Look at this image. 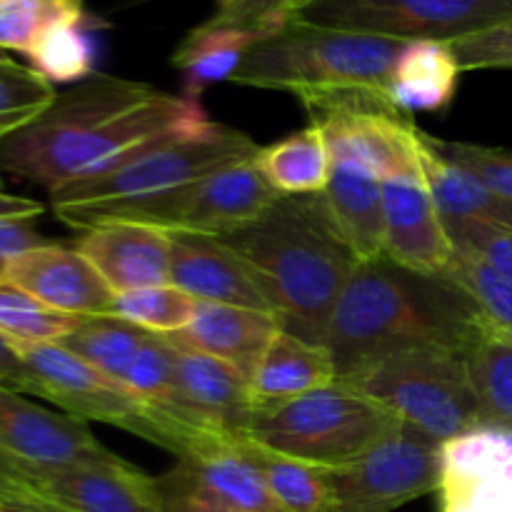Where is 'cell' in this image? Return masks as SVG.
<instances>
[{
    "label": "cell",
    "instance_id": "3",
    "mask_svg": "<svg viewBox=\"0 0 512 512\" xmlns=\"http://www.w3.org/2000/svg\"><path fill=\"white\" fill-rule=\"evenodd\" d=\"M268 293L280 328L323 343L358 255L323 193L278 195L258 220L225 238Z\"/></svg>",
    "mask_w": 512,
    "mask_h": 512
},
{
    "label": "cell",
    "instance_id": "29",
    "mask_svg": "<svg viewBox=\"0 0 512 512\" xmlns=\"http://www.w3.org/2000/svg\"><path fill=\"white\" fill-rule=\"evenodd\" d=\"M463 355L478 398L480 425L512 433V338L480 315L478 333Z\"/></svg>",
    "mask_w": 512,
    "mask_h": 512
},
{
    "label": "cell",
    "instance_id": "25",
    "mask_svg": "<svg viewBox=\"0 0 512 512\" xmlns=\"http://www.w3.org/2000/svg\"><path fill=\"white\" fill-rule=\"evenodd\" d=\"M463 68L453 43L440 40H410L400 50L390 73V95L395 105L413 115L445 113L455 100Z\"/></svg>",
    "mask_w": 512,
    "mask_h": 512
},
{
    "label": "cell",
    "instance_id": "2",
    "mask_svg": "<svg viewBox=\"0 0 512 512\" xmlns=\"http://www.w3.org/2000/svg\"><path fill=\"white\" fill-rule=\"evenodd\" d=\"M478 323V305L458 285L380 255L353 270L323 345L333 355L340 380L400 350L450 348L463 353L478 333Z\"/></svg>",
    "mask_w": 512,
    "mask_h": 512
},
{
    "label": "cell",
    "instance_id": "50",
    "mask_svg": "<svg viewBox=\"0 0 512 512\" xmlns=\"http://www.w3.org/2000/svg\"><path fill=\"white\" fill-rule=\"evenodd\" d=\"M0 512H3V510H0Z\"/></svg>",
    "mask_w": 512,
    "mask_h": 512
},
{
    "label": "cell",
    "instance_id": "37",
    "mask_svg": "<svg viewBox=\"0 0 512 512\" xmlns=\"http://www.w3.org/2000/svg\"><path fill=\"white\" fill-rule=\"evenodd\" d=\"M85 20V0H0V50L28 53L55 23Z\"/></svg>",
    "mask_w": 512,
    "mask_h": 512
},
{
    "label": "cell",
    "instance_id": "32",
    "mask_svg": "<svg viewBox=\"0 0 512 512\" xmlns=\"http://www.w3.org/2000/svg\"><path fill=\"white\" fill-rule=\"evenodd\" d=\"M30 68L48 83H80L95 75V45L85 20L55 23L30 45Z\"/></svg>",
    "mask_w": 512,
    "mask_h": 512
},
{
    "label": "cell",
    "instance_id": "11",
    "mask_svg": "<svg viewBox=\"0 0 512 512\" xmlns=\"http://www.w3.org/2000/svg\"><path fill=\"white\" fill-rule=\"evenodd\" d=\"M440 443L400 425L368 455L333 468L335 512H393L438 490Z\"/></svg>",
    "mask_w": 512,
    "mask_h": 512
},
{
    "label": "cell",
    "instance_id": "31",
    "mask_svg": "<svg viewBox=\"0 0 512 512\" xmlns=\"http://www.w3.org/2000/svg\"><path fill=\"white\" fill-rule=\"evenodd\" d=\"M148 335V330L138 328L128 320L103 315V318H85L78 330L70 333L60 345L93 365L98 373L108 375L115 383H123L130 363L140 353Z\"/></svg>",
    "mask_w": 512,
    "mask_h": 512
},
{
    "label": "cell",
    "instance_id": "48",
    "mask_svg": "<svg viewBox=\"0 0 512 512\" xmlns=\"http://www.w3.org/2000/svg\"><path fill=\"white\" fill-rule=\"evenodd\" d=\"M230 0H218V8H223V5H228Z\"/></svg>",
    "mask_w": 512,
    "mask_h": 512
},
{
    "label": "cell",
    "instance_id": "13",
    "mask_svg": "<svg viewBox=\"0 0 512 512\" xmlns=\"http://www.w3.org/2000/svg\"><path fill=\"white\" fill-rule=\"evenodd\" d=\"M163 512H280L243 445L180 455L155 478Z\"/></svg>",
    "mask_w": 512,
    "mask_h": 512
},
{
    "label": "cell",
    "instance_id": "14",
    "mask_svg": "<svg viewBox=\"0 0 512 512\" xmlns=\"http://www.w3.org/2000/svg\"><path fill=\"white\" fill-rule=\"evenodd\" d=\"M440 512H512V433L473 428L440 445Z\"/></svg>",
    "mask_w": 512,
    "mask_h": 512
},
{
    "label": "cell",
    "instance_id": "9",
    "mask_svg": "<svg viewBox=\"0 0 512 512\" xmlns=\"http://www.w3.org/2000/svg\"><path fill=\"white\" fill-rule=\"evenodd\" d=\"M278 190L263 178L255 158L225 165L205 178L130 205L93 210L75 218L68 228L88 230L110 223L143 225L165 235H208L225 238L258 220L278 200Z\"/></svg>",
    "mask_w": 512,
    "mask_h": 512
},
{
    "label": "cell",
    "instance_id": "24",
    "mask_svg": "<svg viewBox=\"0 0 512 512\" xmlns=\"http://www.w3.org/2000/svg\"><path fill=\"white\" fill-rule=\"evenodd\" d=\"M330 180L323 190L340 230L360 263L383 255L385 215L383 180L348 158H330Z\"/></svg>",
    "mask_w": 512,
    "mask_h": 512
},
{
    "label": "cell",
    "instance_id": "17",
    "mask_svg": "<svg viewBox=\"0 0 512 512\" xmlns=\"http://www.w3.org/2000/svg\"><path fill=\"white\" fill-rule=\"evenodd\" d=\"M0 280L75 318L110 315L115 293L78 248L48 243L0 265Z\"/></svg>",
    "mask_w": 512,
    "mask_h": 512
},
{
    "label": "cell",
    "instance_id": "5",
    "mask_svg": "<svg viewBox=\"0 0 512 512\" xmlns=\"http://www.w3.org/2000/svg\"><path fill=\"white\" fill-rule=\"evenodd\" d=\"M258 150L250 135L215 120L203 128L175 130L140 145L108 173L55 190L50 205L55 218L70 225L93 210L158 198L225 165L255 158Z\"/></svg>",
    "mask_w": 512,
    "mask_h": 512
},
{
    "label": "cell",
    "instance_id": "33",
    "mask_svg": "<svg viewBox=\"0 0 512 512\" xmlns=\"http://www.w3.org/2000/svg\"><path fill=\"white\" fill-rule=\"evenodd\" d=\"M85 318L60 313L0 280V333L10 343H63Z\"/></svg>",
    "mask_w": 512,
    "mask_h": 512
},
{
    "label": "cell",
    "instance_id": "39",
    "mask_svg": "<svg viewBox=\"0 0 512 512\" xmlns=\"http://www.w3.org/2000/svg\"><path fill=\"white\" fill-rule=\"evenodd\" d=\"M453 248L470 250L512 283V230L480 223H445Z\"/></svg>",
    "mask_w": 512,
    "mask_h": 512
},
{
    "label": "cell",
    "instance_id": "45",
    "mask_svg": "<svg viewBox=\"0 0 512 512\" xmlns=\"http://www.w3.org/2000/svg\"><path fill=\"white\" fill-rule=\"evenodd\" d=\"M43 203L33 198H23V195H10L0 190V218H30L35 220L43 215Z\"/></svg>",
    "mask_w": 512,
    "mask_h": 512
},
{
    "label": "cell",
    "instance_id": "22",
    "mask_svg": "<svg viewBox=\"0 0 512 512\" xmlns=\"http://www.w3.org/2000/svg\"><path fill=\"white\" fill-rule=\"evenodd\" d=\"M280 330L278 318L268 313L233 305L200 303L198 313L188 328L175 335H165L175 345L198 353L213 355L238 368L245 378H253L258 360Z\"/></svg>",
    "mask_w": 512,
    "mask_h": 512
},
{
    "label": "cell",
    "instance_id": "40",
    "mask_svg": "<svg viewBox=\"0 0 512 512\" xmlns=\"http://www.w3.org/2000/svg\"><path fill=\"white\" fill-rule=\"evenodd\" d=\"M290 5L293 0H230L223 8H215L208 23L268 35L288 23Z\"/></svg>",
    "mask_w": 512,
    "mask_h": 512
},
{
    "label": "cell",
    "instance_id": "12",
    "mask_svg": "<svg viewBox=\"0 0 512 512\" xmlns=\"http://www.w3.org/2000/svg\"><path fill=\"white\" fill-rule=\"evenodd\" d=\"M0 450L28 470L30 478L55 470L93 468L120 463V455L105 448L83 420L53 413L18 390L0 383Z\"/></svg>",
    "mask_w": 512,
    "mask_h": 512
},
{
    "label": "cell",
    "instance_id": "20",
    "mask_svg": "<svg viewBox=\"0 0 512 512\" xmlns=\"http://www.w3.org/2000/svg\"><path fill=\"white\" fill-rule=\"evenodd\" d=\"M33 483L48 503L65 512H163L155 478L128 460L40 473Z\"/></svg>",
    "mask_w": 512,
    "mask_h": 512
},
{
    "label": "cell",
    "instance_id": "36",
    "mask_svg": "<svg viewBox=\"0 0 512 512\" xmlns=\"http://www.w3.org/2000/svg\"><path fill=\"white\" fill-rule=\"evenodd\" d=\"M123 388L138 400L148 403L150 408L170 415L173 420L183 423L175 415V360H173V343L165 335L150 333L143 343L140 353L130 363L128 373L123 378ZM188 425V423H185ZM193 428V425H190ZM225 438V435H223Z\"/></svg>",
    "mask_w": 512,
    "mask_h": 512
},
{
    "label": "cell",
    "instance_id": "38",
    "mask_svg": "<svg viewBox=\"0 0 512 512\" xmlns=\"http://www.w3.org/2000/svg\"><path fill=\"white\" fill-rule=\"evenodd\" d=\"M423 140L435 153L443 155L445 160L460 165V168L473 173L478 180H483L490 190L512 200V150L463 143V140H443L425 133V130Z\"/></svg>",
    "mask_w": 512,
    "mask_h": 512
},
{
    "label": "cell",
    "instance_id": "28",
    "mask_svg": "<svg viewBox=\"0 0 512 512\" xmlns=\"http://www.w3.org/2000/svg\"><path fill=\"white\" fill-rule=\"evenodd\" d=\"M240 445L263 473L280 512H335L333 468L275 453L245 438H240Z\"/></svg>",
    "mask_w": 512,
    "mask_h": 512
},
{
    "label": "cell",
    "instance_id": "23",
    "mask_svg": "<svg viewBox=\"0 0 512 512\" xmlns=\"http://www.w3.org/2000/svg\"><path fill=\"white\" fill-rule=\"evenodd\" d=\"M338 380L335 360L323 343H310L280 328L250 378L253 413L280 408Z\"/></svg>",
    "mask_w": 512,
    "mask_h": 512
},
{
    "label": "cell",
    "instance_id": "34",
    "mask_svg": "<svg viewBox=\"0 0 512 512\" xmlns=\"http://www.w3.org/2000/svg\"><path fill=\"white\" fill-rule=\"evenodd\" d=\"M200 300L193 295L183 293L175 285H158V288L133 290V293H120L113 298L110 315L148 333L158 335H175L183 328H188L190 320L198 313Z\"/></svg>",
    "mask_w": 512,
    "mask_h": 512
},
{
    "label": "cell",
    "instance_id": "49",
    "mask_svg": "<svg viewBox=\"0 0 512 512\" xmlns=\"http://www.w3.org/2000/svg\"><path fill=\"white\" fill-rule=\"evenodd\" d=\"M0 190H3V178H0Z\"/></svg>",
    "mask_w": 512,
    "mask_h": 512
},
{
    "label": "cell",
    "instance_id": "35",
    "mask_svg": "<svg viewBox=\"0 0 512 512\" xmlns=\"http://www.w3.org/2000/svg\"><path fill=\"white\" fill-rule=\"evenodd\" d=\"M55 95L53 83L0 50V143L38 118Z\"/></svg>",
    "mask_w": 512,
    "mask_h": 512
},
{
    "label": "cell",
    "instance_id": "42",
    "mask_svg": "<svg viewBox=\"0 0 512 512\" xmlns=\"http://www.w3.org/2000/svg\"><path fill=\"white\" fill-rule=\"evenodd\" d=\"M43 245L48 240L35 230L30 218H0V265Z\"/></svg>",
    "mask_w": 512,
    "mask_h": 512
},
{
    "label": "cell",
    "instance_id": "4",
    "mask_svg": "<svg viewBox=\"0 0 512 512\" xmlns=\"http://www.w3.org/2000/svg\"><path fill=\"white\" fill-rule=\"evenodd\" d=\"M405 43L290 18L255 40L230 83L295 95L310 123L340 110L398 108L390 73Z\"/></svg>",
    "mask_w": 512,
    "mask_h": 512
},
{
    "label": "cell",
    "instance_id": "19",
    "mask_svg": "<svg viewBox=\"0 0 512 512\" xmlns=\"http://www.w3.org/2000/svg\"><path fill=\"white\" fill-rule=\"evenodd\" d=\"M168 238L170 285L193 295L200 303L233 305L275 318V308L260 280L228 243L208 235L180 233Z\"/></svg>",
    "mask_w": 512,
    "mask_h": 512
},
{
    "label": "cell",
    "instance_id": "6",
    "mask_svg": "<svg viewBox=\"0 0 512 512\" xmlns=\"http://www.w3.org/2000/svg\"><path fill=\"white\" fill-rule=\"evenodd\" d=\"M15 353L23 358L38 383V398L50 400L63 413L78 420H95V423L113 425L128 430L148 443L160 445L180 455L208 453L223 445L238 443L240 438H223V435L205 433L178 423L170 415L150 408L148 403L135 398L128 388L115 383L108 375L98 373L93 365L85 363L75 353H70L60 343H10Z\"/></svg>",
    "mask_w": 512,
    "mask_h": 512
},
{
    "label": "cell",
    "instance_id": "21",
    "mask_svg": "<svg viewBox=\"0 0 512 512\" xmlns=\"http://www.w3.org/2000/svg\"><path fill=\"white\" fill-rule=\"evenodd\" d=\"M75 248L115 295L170 285V238L143 225L110 223L88 230Z\"/></svg>",
    "mask_w": 512,
    "mask_h": 512
},
{
    "label": "cell",
    "instance_id": "10",
    "mask_svg": "<svg viewBox=\"0 0 512 512\" xmlns=\"http://www.w3.org/2000/svg\"><path fill=\"white\" fill-rule=\"evenodd\" d=\"M293 18L408 43H458L512 20V0H318Z\"/></svg>",
    "mask_w": 512,
    "mask_h": 512
},
{
    "label": "cell",
    "instance_id": "44",
    "mask_svg": "<svg viewBox=\"0 0 512 512\" xmlns=\"http://www.w3.org/2000/svg\"><path fill=\"white\" fill-rule=\"evenodd\" d=\"M0 383L8 385L10 390H18V393L38 395V383H35L33 373L3 333H0Z\"/></svg>",
    "mask_w": 512,
    "mask_h": 512
},
{
    "label": "cell",
    "instance_id": "15",
    "mask_svg": "<svg viewBox=\"0 0 512 512\" xmlns=\"http://www.w3.org/2000/svg\"><path fill=\"white\" fill-rule=\"evenodd\" d=\"M330 158H348L375 178L420 173V128L405 110H340L315 120Z\"/></svg>",
    "mask_w": 512,
    "mask_h": 512
},
{
    "label": "cell",
    "instance_id": "8",
    "mask_svg": "<svg viewBox=\"0 0 512 512\" xmlns=\"http://www.w3.org/2000/svg\"><path fill=\"white\" fill-rule=\"evenodd\" d=\"M340 380L440 445L473 428H483L478 398L460 350H400Z\"/></svg>",
    "mask_w": 512,
    "mask_h": 512
},
{
    "label": "cell",
    "instance_id": "26",
    "mask_svg": "<svg viewBox=\"0 0 512 512\" xmlns=\"http://www.w3.org/2000/svg\"><path fill=\"white\" fill-rule=\"evenodd\" d=\"M420 163L443 223H480L512 230V200L498 195L473 173L435 153L423 140V128H420Z\"/></svg>",
    "mask_w": 512,
    "mask_h": 512
},
{
    "label": "cell",
    "instance_id": "7",
    "mask_svg": "<svg viewBox=\"0 0 512 512\" xmlns=\"http://www.w3.org/2000/svg\"><path fill=\"white\" fill-rule=\"evenodd\" d=\"M403 425L385 405L335 380L280 408L250 415L240 438L308 463L340 468L368 455Z\"/></svg>",
    "mask_w": 512,
    "mask_h": 512
},
{
    "label": "cell",
    "instance_id": "43",
    "mask_svg": "<svg viewBox=\"0 0 512 512\" xmlns=\"http://www.w3.org/2000/svg\"><path fill=\"white\" fill-rule=\"evenodd\" d=\"M0 503H48L35 488L28 470L0 450Z\"/></svg>",
    "mask_w": 512,
    "mask_h": 512
},
{
    "label": "cell",
    "instance_id": "1",
    "mask_svg": "<svg viewBox=\"0 0 512 512\" xmlns=\"http://www.w3.org/2000/svg\"><path fill=\"white\" fill-rule=\"evenodd\" d=\"M208 123L200 100L95 73L55 95L38 118L0 143V170L55 193L108 173L160 135Z\"/></svg>",
    "mask_w": 512,
    "mask_h": 512
},
{
    "label": "cell",
    "instance_id": "27",
    "mask_svg": "<svg viewBox=\"0 0 512 512\" xmlns=\"http://www.w3.org/2000/svg\"><path fill=\"white\" fill-rule=\"evenodd\" d=\"M258 38L250 30L213 25L208 20L190 30L173 53L175 70L183 75V98L200 100L210 85L233 80Z\"/></svg>",
    "mask_w": 512,
    "mask_h": 512
},
{
    "label": "cell",
    "instance_id": "30",
    "mask_svg": "<svg viewBox=\"0 0 512 512\" xmlns=\"http://www.w3.org/2000/svg\"><path fill=\"white\" fill-rule=\"evenodd\" d=\"M255 165L280 195H318L328 188L333 160L323 130L308 125L260 148Z\"/></svg>",
    "mask_w": 512,
    "mask_h": 512
},
{
    "label": "cell",
    "instance_id": "41",
    "mask_svg": "<svg viewBox=\"0 0 512 512\" xmlns=\"http://www.w3.org/2000/svg\"><path fill=\"white\" fill-rule=\"evenodd\" d=\"M463 73L468 70H512V20L480 35L453 43Z\"/></svg>",
    "mask_w": 512,
    "mask_h": 512
},
{
    "label": "cell",
    "instance_id": "46",
    "mask_svg": "<svg viewBox=\"0 0 512 512\" xmlns=\"http://www.w3.org/2000/svg\"><path fill=\"white\" fill-rule=\"evenodd\" d=\"M3 512H65L53 503H0Z\"/></svg>",
    "mask_w": 512,
    "mask_h": 512
},
{
    "label": "cell",
    "instance_id": "47",
    "mask_svg": "<svg viewBox=\"0 0 512 512\" xmlns=\"http://www.w3.org/2000/svg\"><path fill=\"white\" fill-rule=\"evenodd\" d=\"M313 3H318V0H293V5H290V18H293L295 13H300L303 8H308V5H313Z\"/></svg>",
    "mask_w": 512,
    "mask_h": 512
},
{
    "label": "cell",
    "instance_id": "16",
    "mask_svg": "<svg viewBox=\"0 0 512 512\" xmlns=\"http://www.w3.org/2000/svg\"><path fill=\"white\" fill-rule=\"evenodd\" d=\"M173 360L175 415L205 433L240 438L253 415L250 380L225 360L175 343Z\"/></svg>",
    "mask_w": 512,
    "mask_h": 512
},
{
    "label": "cell",
    "instance_id": "18",
    "mask_svg": "<svg viewBox=\"0 0 512 512\" xmlns=\"http://www.w3.org/2000/svg\"><path fill=\"white\" fill-rule=\"evenodd\" d=\"M383 215L385 258L415 273L443 278L453 258V243L423 170L383 180Z\"/></svg>",
    "mask_w": 512,
    "mask_h": 512
}]
</instances>
